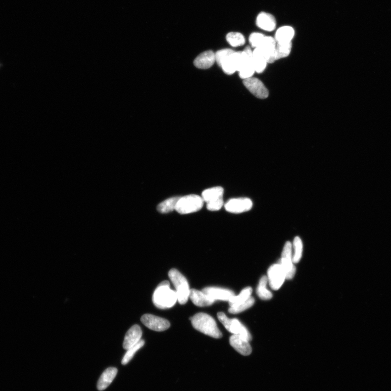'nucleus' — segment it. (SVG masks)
Returning a JSON list of instances; mask_svg holds the SVG:
<instances>
[{
    "label": "nucleus",
    "instance_id": "20e7f679",
    "mask_svg": "<svg viewBox=\"0 0 391 391\" xmlns=\"http://www.w3.org/2000/svg\"><path fill=\"white\" fill-rule=\"evenodd\" d=\"M169 277L176 288L177 301L180 304H185L189 298L191 292L187 279L176 269H171L169 271Z\"/></svg>",
    "mask_w": 391,
    "mask_h": 391
},
{
    "label": "nucleus",
    "instance_id": "5701e85b",
    "mask_svg": "<svg viewBox=\"0 0 391 391\" xmlns=\"http://www.w3.org/2000/svg\"><path fill=\"white\" fill-rule=\"evenodd\" d=\"M224 190L221 187H217L205 190L202 194V198L204 202L208 203L210 201L223 198Z\"/></svg>",
    "mask_w": 391,
    "mask_h": 391
},
{
    "label": "nucleus",
    "instance_id": "b1692460",
    "mask_svg": "<svg viewBox=\"0 0 391 391\" xmlns=\"http://www.w3.org/2000/svg\"><path fill=\"white\" fill-rule=\"evenodd\" d=\"M181 197H174L167 199L160 203L157 210L160 213H168L176 209V205Z\"/></svg>",
    "mask_w": 391,
    "mask_h": 391
},
{
    "label": "nucleus",
    "instance_id": "1a4fd4ad",
    "mask_svg": "<svg viewBox=\"0 0 391 391\" xmlns=\"http://www.w3.org/2000/svg\"><path fill=\"white\" fill-rule=\"evenodd\" d=\"M267 275L268 282L273 290L280 289L286 279V274L279 264L272 265L268 270Z\"/></svg>",
    "mask_w": 391,
    "mask_h": 391
},
{
    "label": "nucleus",
    "instance_id": "473e14b6",
    "mask_svg": "<svg viewBox=\"0 0 391 391\" xmlns=\"http://www.w3.org/2000/svg\"><path fill=\"white\" fill-rule=\"evenodd\" d=\"M223 198L210 201L206 203V208L210 211H217L221 209L223 205Z\"/></svg>",
    "mask_w": 391,
    "mask_h": 391
},
{
    "label": "nucleus",
    "instance_id": "aec40b11",
    "mask_svg": "<svg viewBox=\"0 0 391 391\" xmlns=\"http://www.w3.org/2000/svg\"><path fill=\"white\" fill-rule=\"evenodd\" d=\"M189 298L195 305L199 307L209 306L214 303L202 291L200 292L196 289L191 290Z\"/></svg>",
    "mask_w": 391,
    "mask_h": 391
},
{
    "label": "nucleus",
    "instance_id": "dca6fc26",
    "mask_svg": "<svg viewBox=\"0 0 391 391\" xmlns=\"http://www.w3.org/2000/svg\"><path fill=\"white\" fill-rule=\"evenodd\" d=\"M231 345L238 353L244 356L249 355L252 353V347L248 340L237 335H233L230 339Z\"/></svg>",
    "mask_w": 391,
    "mask_h": 391
},
{
    "label": "nucleus",
    "instance_id": "7c9ffc66",
    "mask_svg": "<svg viewBox=\"0 0 391 391\" xmlns=\"http://www.w3.org/2000/svg\"><path fill=\"white\" fill-rule=\"evenodd\" d=\"M144 344V341L141 340V342H140L138 344L135 346H133V347L130 348L129 349L127 350V352L122 360V364L124 365H127L128 363L132 359L133 357L134 356H135L137 352L143 347Z\"/></svg>",
    "mask_w": 391,
    "mask_h": 391
},
{
    "label": "nucleus",
    "instance_id": "f8f14e48",
    "mask_svg": "<svg viewBox=\"0 0 391 391\" xmlns=\"http://www.w3.org/2000/svg\"><path fill=\"white\" fill-rule=\"evenodd\" d=\"M253 203L248 198L231 199L225 204L226 210L232 213H242L252 208Z\"/></svg>",
    "mask_w": 391,
    "mask_h": 391
},
{
    "label": "nucleus",
    "instance_id": "39448f33",
    "mask_svg": "<svg viewBox=\"0 0 391 391\" xmlns=\"http://www.w3.org/2000/svg\"><path fill=\"white\" fill-rule=\"evenodd\" d=\"M203 203V198L199 196L190 195L180 198L175 210L181 214H191L202 209Z\"/></svg>",
    "mask_w": 391,
    "mask_h": 391
},
{
    "label": "nucleus",
    "instance_id": "393cba45",
    "mask_svg": "<svg viewBox=\"0 0 391 391\" xmlns=\"http://www.w3.org/2000/svg\"><path fill=\"white\" fill-rule=\"evenodd\" d=\"M267 282V277L265 276L262 277L256 290L257 294L262 300H270L272 298V293L266 288Z\"/></svg>",
    "mask_w": 391,
    "mask_h": 391
},
{
    "label": "nucleus",
    "instance_id": "412c9836",
    "mask_svg": "<svg viewBox=\"0 0 391 391\" xmlns=\"http://www.w3.org/2000/svg\"><path fill=\"white\" fill-rule=\"evenodd\" d=\"M252 58L255 72L258 74L263 72L268 63L265 55L259 48L254 49Z\"/></svg>",
    "mask_w": 391,
    "mask_h": 391
},
{
    "label": "nucleus",
    "instance_id": "a211bd4d",
    "mask_svg": "<svg viewBox=\"0 0 391 391\" xmlns=\"http://www.w3.org/2000/svg\"><path fill=\"white\" fill-rule=\"evenodd\" d=\"M256 24L260 29L269 32L275 30L277 25L274 16L266 12L259 14L256 18Z\"/></svg>",
    "mask_w": 391,
    "mask_h": 391
},
{
    "label": "nucleus",
    "instance_id": "2f4dec72",
    "mask_svg": "<svg viewBox=\"0 0 391 391\" xmlns=\"http://www.w3.org/2000/svg\"><path fill=\"white\" fill-rule=\"evenodd\" d=\"M265 37L260 33H253L249 38L251 46L255 49L259 48L263 42Z\"/></svg>",
    "mask_w": 391,
    "mask_h": 391
},
{
    "label": "nucleus",
    "instance_id": "a878e982",
    "mask_svg": "<svg viewBox=\"0 0 391 391\" xmlns=\"http://www.w3.org/2000/svg\"><path fill=\"white\" fill-rule=\"evenodd\" d=\"M252 293V289L250 287H247L242 290L241 293L238 295H235L230 300L228 301L230 307L236 306L244 302V301L251 297Z\"/></svg>",
    "mask_w": 391,
    "mask_h": 391
},
{
    "label": "nucleus",
    "instance_id": "6e6552de",
    "mask_svg": "<svg viewBox=\"0 0 391 391\" xmlns=\"http://www.w3.org/2000/svg\"><path fill=\"white\" fill-rule=\"evenodd\" d=\"M292 248L291 243L287 242L285 244L282 258L279 260L278 263L282 266L287 279H293L295 273V267L293 261Z\"/></svg>",
    "mask_w": 391,
    "mask_h": 391
},
{
    "label": "nucleus",
    "instance_id": "ddd939ff",
    "mask_svg": "<svg viewBox=\"0 0 391 391\" xmlns=\"http://www.w3.org/2000/svg\"><path fill=\"white\" fill-rule=\"evenodd\" d=\"M202 292L214 302L216 300L228 301L236 295L231 290L217 287L205 288Z\"/></svg>",
    "mask_w": 391,
    "mask_h": 391
},
{
    "label": "nucleus",
    "instance_id": "0eeeda50",
    "mask_svg": "<svg viewBox=\"0 0 391 391\" xmlns=\"http://www.w3.org/2000/svg\"><path fill=\"white\" fill-rule=\"evenodd\" d=\"M253 51L250 47H246L242 52V59L238 70L239 76L245 80L252 77L255 72L252 58Z\"/></svg>",
    "mask_w": 391,
    "mask_h": 391
},
{
    "label": "nucleus",
    "instance_id": "f257e3e1",
    "mask_svg": "<svg viewBox=\"0 0 391 391\" xmlns=\"http://www.w3.org/2000/svg\"><path fill=\"white\" fill-rule=\"evenodd\" d=\"M153 302L159 309H169L174 306L178 300L176 292L170 288L169 281L161 282L156 288L153 295Z\"/></svg>",
    "mask_w": 391,
    "mask_h": 391
},
{
    "label": "nucleus",
    "instance_id": "9d476101",
    "mask_svg": "<svg viewBox=\"0 0 391 391\" xmlns=\"http://www.w3.org/2000/svg\"><path fill=\"white\" fill-rule=\"evenodd\" d=\"M244 85L257 98L265 99L269 96V91L258 78L252 77L244 80Z\"/></svg>",
    "mask_w": 391,
    "mask_h": 391
},
{
    "label": "nucleus",
    "instance_id": "4468645a",
    "mask_svg": "<svg viewBox=\"0 0 391 391\" xmlns=\"http://www.w3.org/2000/svg\"><path fill=\"white\" fill-rule=\"evenodd\" d=\"M277 42L272 37H265L259 48L265 55L267 63H273L276 60Z\"/></svg>",
    "mask_w": 391,
    "mask_h": 391
},
{
    "label": "nucleus",
    "instance_id": "bb28decb",
    "mask_svg": "<svg viewBox=\"0 0 391 391\" xmlns=\"http://www.w3.org/2000/svg\"><path fill=\"white\" fill-rule=\"evenodd\" d=\"M292 49V43H277L276 48V60H279L289 56Z\"/></svg>",
    "mask_w": 391,
    "mask_h": 391
},
{
    "label": "nucleus",
    "instance_id": "2eb2a0df",
    "mask_svg": "<svg viewBox=\"0 0 391 391\" xmlns=\"http://www.w3.org/2000/svg\"><path fill=\"white\" fill-rule=\"evenodd\" d=\"M143 332L141 327L134 325L128 331L123 343V347L125 350L129 349L141 342Z\"/></svg>",
    "mask_w": 391,
    "mask_h": 391
},
{
    "label": "nucleus",
    "instance_id": "cd10ccee",
    "mask_svg": "<svg viewBox=\"0 0 391 391\" xmlns=\"http://www.w3.org/2000/svg\"><path fill=\"white\" fill-rule=\"evenodd\" d=\"M227 41L233 47L243 46L245 43L244 37L239 32L229 33L226 37Z\"/></svg>",
    "mask_w": 391,
    "mask_h": 391
},
{
    "label": "nucleus",
    "instance_id": "9b49d317",
    "mask_svg": "<svg viewBox=\"0 0 391 391\" xmlns=\"http://www.w3.org/2000/svg\"><path fill=\"white\" fill-rule=\"evenodd\" d=\"M141 321L145 326L156 332H163L170 327L169 321L151 314L144 315Z\"/></svg>",
    "mask_w": 391,
    "mask_h": 391
},
{
    "label": "nucleus",
    "instance_id": "c756f323",
    "mask_svg": "<svg viewBox=\"0 0 391 391\" xmlns=\"http://www.w3.org/2000/svg\"><path fill=\"white\" fill-rule=\"evenodd\" d=\"M293 247L294 253L293 255V261L294 264L299 262L302 256L303 243L299 237H295L294 239Z\"/></svg>",
    "mask_w": 391,
    "mask_h": 391
},
{
    "label": "nucleus",
    "instance_id": "4be33fe9",
    "mask_svg": "<svg viewBox=\"0 0 391 391\" xmlns=\"http://www.w3.org/2000/svg\"><path fill=\"white\" fill-rule=\"evenodd\" d=\"M294 33L292 27L283 26L277 31L275 39L277 43H290L294 36Z\"/></svg>",
    "mask_w": 391,
    "mask_h": 391
},
{
    "label": "nucleus",
    "instance_id": "6ab92c4d",
    "mask_svg": "<svg viewBox=\"0 0 391 391\" xmlns=\"http://www.w3.org/2000/svg\"><path fill=\"white\" fill-rule=\"evenodd\" d=\"M117 373V368L109 367L105 370L100 377L98 382V389L102 391L107 389L116 377Z\"/></svg>",
    "mask_w": 391,
    "mask_h": 391
},
{
    "label": "nucleus",
    "instance_id": "f3484780",
    "mask_svg": "<svg viewBox=\"0 0 391 391\" xmlns=\"http://www.w3.org/2000/svg\"><path fill=\"white\" fill-rule=\"evenodd\" d=\"M216 61L215 53L208 50L200 53L194 60V65L200 69H208L213 66Z\"/></svg>",
    "mask_w": 391,
    "mask_h": 391
},
{
    "label": "nucleus",
    "instance_id": "f03ea898",
    "mask_svg": "<svg viewBox=\"0 0 391 391\" xmlns=\"http://www.w3.org/2000/svg\"><path fill=\"white\" fill-rule=\"evenodd\" d=\"M216 61L227 75L238 71L242 59V52L230 49H222L215 53Z\"/></svg>",
    "mask_w": 391,
    "mask_h": 391
},
{
    "label": "nucleus",
    "instance_id": "c85d7f7f",
    "mask_svg": "<svg viewBox=\"0 0 391 391\" xmlns=\"http://www.w3.org/2000/svg\"><path fill=\"white\" fill-rule=\"evenodd\" d=\"M254 302L255 300L254 298L250 297L248 299L241 304L230 307V308L228 309V312L233 314H239V313H241L250 308L251 306L253 305Z\"/></svg>",
    "mask_w": 391,
    "mask_h": 391
},
{
    "label": "nucleus",
    "instance_id": "7ed1b4c3",
    "mask_svg": "<svg viewBox=\"0 0 391 391\" xmlns=\"http://www.w3.org/2000/svg\"><path fill=\"white\" fill-rule=\"evenodd\" d=\"M194 328L208 336L220 339L222 334L213 317L205 313H198L191 318Z\"/></svg>",
    "mask_w": 391,
    "mask_h": 391
},
{
    "label": "nucleus",
    "instance_id": "423d86ee",
    "mask_svg": "<svg viewBox=\"0 0 391 391\" xmlns=\"http://www.w3.org/2000/svg\"><path fill=\"white\" fill-rule=\"evenodd\" d=\"M217 317L229 332L233 335H239V336L246 339L248 342L252 340V336H251L248 329L236 318L230 319L225 313L222 312L218 313Z\"/></svg>",
    "mask_w": 391,
    "mask_h": 391
}]
</instances>
